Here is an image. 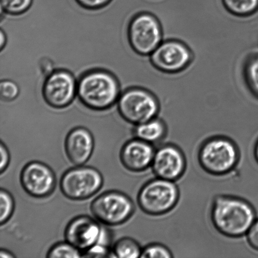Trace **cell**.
<instances>
[{
  "label": "cell",
  "instance_id": "cell-1",
  "mask_svg": "<svg viewBox=\"0 0 258 258\" xmlns=\"http://www.w3.org/2000/svg\"><path fill=\"white\" fill-rule=\"evenodd\" d=\"M211 219L219 233L236 239L246 236L257 217L253 206L246 200L220 195L212 201Z\"/></svg>",
  "mask_w": 258,
  "mask_h": 258
},
{
  "label": "cell",
  "instance_id": "cell-2",
  "mask_svg": "<svg viewBox=\"0 0 258 258\" xmlns=\"http://www.w3.org/2000/svg\"><path fill=\"white\" fill-rule=\"evenodd\" d=\"M121 93L117 78L108 71L90 70L78 78L77 97L90 109H109L117 104Z\"/></svg>",
  "mask_w": 258,
  "mask_h": 258
},
{
  "label": "cell",
  "instance_id": "cell-3",
  "mask_svg": "<svg viewBox=\"0 0 258 258\" xmlns=\"http://www.w3.org/2000/svg\"><path fill=\"white\" fill-rule=\"evenodd\" d=\"M197 159L206 173L214 176H223L231 173L238 165L240 151L231 139L214 136L201 144Z\"/></svg>",
  "mask_w": 258,
  "mask_h": 258
},
{
  "label": "cell",
  "instance_id": "cell-4",
  "mask_svg": "<svg viewBox=\"0 0 258 258\" xmlns=\"http://www.w3.org/2000/svg\"><path fill=\"white\" fill-rule=\"evenodd\" d=\"M175 183L157 177L146 182L138 195L139 208L151 216L169 213L175 208L179 200V189Z\"/></svg>",
  "mask_w": 258,
  "mask_h": 258
},
{
  "label": "cell",
  "instance_id": "cell-5",
  "mask_svg": "<svg viewBox=\"0 0 258 258\" xmlns=\"http://www.w3.org/2000/svg\"><path fill=\"white\" fill-rule=\"evenodd\" d=\"M117 106L120 117L134 125L157 117L159 112V104L155 96L141 87H131L123 91Z\"/></svg>",
  "mask_w": 258,
  "mask_h": 258
},
{
  "label": "cell",
  "instance_id": "cell-6",
  "mask_svg": "<svg viewBox=\"0 0 258 258\" xmlns=\"http://www.w3.org/2000/svg\"><path fill=\"white\" fill-rule=\"evenodd\" d=\"M132 49L141 56H149L163 42L161 25L150 13H139L132 18L127 26Z\"/></svg>",
  "mask_w": 258,
  "mask_h": 258
},
{
  "label": "cell",
  "instance_id": "cell-7",
  "mask_svg": "<svg viewBox=\"0 0 258 258\" xmlns=\"http://www.w3.org/2000/svg\"><path fill=\"white\" fill-rule=\"evenodd\" d=\"M92 213L103 224L117 226L130 219L135 212V205L127 195L117 190L105 191L93 200Z\"/></svg>",
  "mask_w": 258,
  "mask_h": 258
},
{
  "label": "cell",
  "instance_id": "cell-8",
  "mask_svg": "<svg viewBox=\"0 0 258 258\" xmlns=\"http://www.w3.org/2000/svg\"><path fill=\"white\" fill-rule=\"evenodd\" d=\"M103 178L97 169L77 166L68 169L61 177L60 189L67 199L85 201L97 194L102 188Z\"/></svg>",
  "mask_w": 258,
  "mask_h": 258
},
{
  "label": "cell",
  "instance_id": "cell-9",
  "mask_svg": "<svg viewBox=\"0 0 258 258\" xmlns=\"http://www.w3.org/2000/svg\"><path fill=\"white\" fill-rule=\"evenodd\" d=\"M78 80L70 71L57 69L45 77L42 93L48 105L56 109L67 108L77 97Z\"/></svg>",
  "mask_w": 258,
  "mask_h": 258
},
{
  "label": "cell",
  "instance_id": "cell-10",
  "mask_svg": "<svg viewBox=\"0 0 258 258\" xmlns=\"http://www.w3.org/2000/svg\"><path fill=\"white\" fill-rule=\"evenodd\" d=\"M153 67L168 74L185 70L191 62L192 54L186 44L176 40L163 41L149 55Z\"/></svg>",
  "mask_w": 258,
  "mask_h": 258
},
{
  "label": "cell",
  "instance_id": "cell-11",
  "mask_svg": "<svg viewBox=\"0 0 258 258\" xmlns=\"http://www.w3.org/2000/svg\"><path fill=\"white\" fill-rule=\"evenodd\" d=\"M20 183L30 196L44 199L54 192L56 178L54 171L47 164L40 161H32L22 169Z\"/></svg>",
  "mask_w": 258,
  "mask_h": 258
},
{
  "label": "cell",
  "instance_id": "cell-12",
  "mask_svg": "<svg viewBox=\"0 0 258 258\" xmlns=\"http://www.w3.org/2000/svg\"><path fill=\"white\" fill-rule=\"evenodd\" d=\"M185 156L179 147L167 144L157 149L151 168L157 178L176 182L186 170Z\"/></svg>",
  "mask_w": 258,
  "mask_h": 258
},
{
  "label": "cell",
  "instance_id": "cell-13",
  "mask_svg": "<svg viewBox=\"0 0 258 258\" xmlns=\"http://www.w3.org/2000/svg\"><path fill=\"white\" fill-rule=\"evenodd\" d=\"M102 227L98 221L88 216L75 217L65 229L66 240L84 252L100 241Z\"/></svg>",
  "mask_w": 258,
  "mask_h": 258
},
{
  "label": "cell",
  "instance_id": "cell-14",
  "mask_svg": "<svg viewBox=\"0 0 258 258\" xmlns=\"http://www.w3.org/2000/svg\"><path fill=\"white\" fill-rule=\"evenodd\" d=\"M156 150L153 144L135 138L121 149V163L129 171L141 173L151 168Z\"/></svg>",
  "mask_w": 258,
  "mask_h": 258
},
{
  "label": "cell",
  "instance_id": "cell-15",
  "mask_svg": "<svg viewBox=\"0 0 258 258\" xmlns=\"http://www.w3.org/2000/svg\"><path fill=\"white\" fill-rule=\"evenodd\" d=\"M94 148V138L87 128H73L66 138V154L71 163L75 166H83L87 163L92 156Z\"/></svg>",
  "mask_w": 258,
  "mask_h": 258
},
{
  "label": "cell",
  "instance_id": "cell-16",
  "mask_svg": "<svg viewBox=\"0 0 258 258\" xmlns=\"http://www.w3.org/2000/svg\"><path fill=\"white\" fill-rule=\"evenodd\" d=\"M167 133L166 123L158 118H154L147 122L135 125L134 134L135 138L147 143L157 144L165 139Z\"/></svg>",
  "mask_w": 258,
  "mask_h": 258
},
{
  "label": "cell",
  "instance_id": "cell-17",
  "mask_svg": "<svg viewBox=\"0 0 258 258\" xmlns=\"http://www.w3.org/2000/svg\"><path fill=\"white\" fill-rule=\"evenodd\" d=\"M143 249L136 240L122 237L115 242L113 247V256L119 258L141 257Z\"/></svg>",
  "mask_w": 258,
  "mask_h": 258
},
{
  "label": "cell",
  "instance_id": "cell-18",
  "mask_svg": "<svg viewBox=\"0 0 258 258\" xmlns=\"http://www.w3.org/2000/svg\"><path fill=\"white\" fill-rule=\"evenodd\" d=\"M227 11L235 16L246 17L258 9V0H222Z\"/></svg>",
  "mask_w": 258,
  "mask_h": 258
},
{
  "label": "cell",
  "instance_id": "cell-19",
  "mask_svg": "<svg viewBox=\"0 0 258 258\" xmlns=\"http://www.w3.org/2000/svg\"><path fill=\"white\" fill-rule=\"evenodd\" d=\"M49 258H78L83 257L82 252L70 242H59L50 247L46 255Z\"/></svg>",
  "mask_w": 258,
  "mask_h": 258
},
{
  "label": "cell",
  "instance_id": "cell-20",
  "mask_svg": "<svg viewBox=\"0 0 258 258\" xmlns=\"http://www.w3.org/2000/svg\"><path fill=\"white\" fill-rule=\"evenodd\" d=\"M34 0H1V14L17 16L29 11Z\"/></svg>",
  "mask_w": 258,
  "mask_h": 258
},
{
  "label": "cell",
  "instance_id": "cell-21",
  "mask_svg": "<svg viewBox=\"0 0 258 258\" xmlns=\"http://www.w3.org/2000/svg\"><path fill=\"white\" fill-rule=\"evenodd\" d=\"M0 224L3 226L11 218L14 212L15 202L12 195L9 191L2 188L0 191Z\"/></svg>",
  "mask_w": 258,
  "mask_h": 258
},
{
  "label": "cell",
  "instance_id": "cell-22",
  "mask_svg": "<svg viewBox=\"0 0 258 258\" xmlns=\"http://www.w3.org/2000/svg\"><path fill=\"white\" fill-rule=\"evenodd\" d=\"M20 88L15 81L10 79L1 80L0 83V100L13 102L19 97Z\"/></svg>",
  "mask_w": 258,
  "mask_h": 258
},
{
  "label": "cell",
  "instance_id": "cell-23",
  "mask_svg": "<svg viewBox=\"0 0 258 258\" xmlns=\"http://www.w3.org/2000/svg\"><path fill=\"white\" fill-rule=\"evenodd\" d=\"M173 254L168 247L158 243L150 244L144 247L142 258H171Z\"/></svg>",
  "mask_w": 258,
  "mask_h": 258
},
{
  "label": "cell",
  "instance_id": "cell-24",
  "mask_svg": "<svg viewBox=\"0 0 258 258\" xmlns=\"http://www.w3.org/2000/svg\"><path fill=\"white\" fill-rule=\"evenodd\" d=\"M246 77L247 84L252 92L258 95V56L251 59L247 64Z\"/></svg>",
  "mask_w": 258,
  "mask_h": 258
},
{
  "label": "cell",
  "instance_id": "cell-25",
  "mask_svg": "<svg viewBox=\"0 0 258 258\" xmlns=\"http://www.w3.org/2000/svg\"><path fill=\"white\" fill-rule=\"evenodd\" d=\"M110 254L109 249L107 245L98 242L87 251L83 252V257H106L110 256Z\"/></svg>",
  "mask_w": 258,
  "mask_h": 258
},
{
  "label": "cell",
  "instance_id": "cell-26",
  "mask_svg": "<svg viewBox=\"0 0 258 258\" xmlns=\"http://www.w3.org/2000/svg\"><path fill=\"white\" fill-rule=\"evenodd\" d=\"M112 1L113 0H76L81 7L88 10L103 9Z\"/></svg>",
  "mask_w": 258,
  "mask_h": 258
},
{
  "label": "cell",
  "instance_id": "cell-27",
  "mask_svg": "<svg viewBox=\"0 0 258 258\" xmlns=\"http://www.w3.org/2000/svg\"><path fill=\"white\" fill-rule=\"evenodd\" d=\"M246 241L252 249L258 251V219H256L246 235Z\"/></svg>",
  "mask_w": 258,
  "mask_h": 258
},
{
  "label": "cell",
  "instance_id": "cell-28",
  "mask_svg": "<svg viewBox=\"0 0 258 258\" xmlns=\"http://www.w3.org/2000/svg\"><path fill=\"white\" fill-rule=\"evenodd\" d=\"M0 154H1V164H0V173L3 174L7 170L9 166L10 154L7 146L3 142L0 144Z\"/></svg>",
  "mask_w": 258,
  "mask_h": 258
},
{
  "label": "cell",
  "instance_id": "cell-29",
  "mask_svg": "<svg viewBox=\"0 0 258 258\" xmlns=\"http://www.w3.org/2000/svg\"><path fill=\"white\" fill-rule=\"evenodd\" d=\"M7 44V36L4 30H0V50H2Z\"/></svg>",
  "mask_w": 258,
  "mask_h": 258
},
{
  "label": "cell",
  "instance_id": "cell-30",
  "mask_svg": "<svg viewBox=\"0 0 258 258\" xmlns=\"http://www.w3.org/2000/svg\"><path fill=\"white\" fill-rule=\"evenodd\" d=\"M15 256L12 252H10L7 250L2 249L0 251V257L1 258H12L15 257Z\"/></svg>",
  "mask_w": 258,
  "mask_h": 258
},
{
  "label": "cell",
  "instance_id": "cell-31",
  "mask_svg": "<svg viewBox=\"0 0 258 258\" xmlns=\"http://www.w3.org/2000/svg\"><path fill=\"white\" fill-rule=\"evenodd\" d=\"M254 157L255 160H256V163L258 164V139H257L256 144H255V145H254Z\"/></svg>",
  "mask_w": 258,
  "mask_h": 258
}]
</instances>
